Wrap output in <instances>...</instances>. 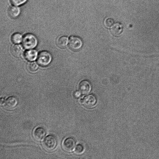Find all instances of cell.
<instances>
[{
    "label": "cell",
    "mask_w": 159,
    "mask_h": 159,
    "mask_svg": "<svg viewBox=\"0 0 159 159\" xmlns=\"http://www.w3.org/2000/svg\"><path fill=\"white\" fill-rule=\"evenodd\" d=\"M22 45L26 49H33L37 46L38 40L36 37L31 34H27L22 39Z\"/></svg>",
    "instance_id": "cell-1"
},
{
    "label": "cell",
    "mask_w": 159,
    "mask_h": 159,
    "mask_svg": "<svg viewBox=\"0 0 159 159\" xmlns=\"http://www.w3.org/2000/svg\"><path fill=\"white\" fill-rule=\"evenodd\" d=\"M57 140L56 137L53 135H50L47 136L44 140L43 146L46 151L51 152L56 147Z\"/></svg>",
    "instance_id": "cell-2"
},
{
    "label": "cell",
    "mask_w": 159,
    "mask_h": 159,
    "mask_svg": "<svg viewBox=\"0 0 159 159\" xmlns=\"http://www.w3.org/2000/svg\"><path fill=\"white\" fill-rule=\"evenodd\" d=\"M52 60L51 54L48 52L43 51L41 52L38 55L37 62L40 66H45L51 62Z\"/></svg>",
    "instance_id": "cell-3"
},
{
    "label": "cell",
    "mask_w": 159,
    "mask_h": 159,
    "mask_svg": "<svg viewBox=\"0 0 159 159\" xmlns=\"http://www.w3.org/2000/svg\"><path fill=\"white\" fill-rule=\"evenodd\" d=\"M83 43L81 39L75 36H71L69 40V46L70 48L73 51L80 49L82 46Z\"/></svg>",
    "instance_id": "cell-4"
},
{
    "label": "cell",
    "mask_w": 159,
    "mask_h": 159,
    "mask_svg": "<svg viewBox=\"0 0 159 159\" xmlns=\"http://www.w3.org/2000/svg\"><path fill=\"white\" fill-rule=\"evenodd\" d=\"M96 98L93 95L85 96L82 100L81 102L84 107L89 108L93 107L96 102Z\"/></svg>",
    "instance_id": "cell-5"
},
{
    "label": "cell",
    "mask_w": 159,
    "mask_h": 159,
    "mask_svg": "<svg viewBox=\"0 0 159 159\" xmlns=\"http://www.w3.org/2000/svg\"><path fill=\"white\" fill-rule=\"evenodd\" d=\"M75 144L74 139L71 137L67 138L64 140L62 143V148L66 152H70L74 148Z\"/></svg>",
    "instance_id": "cell-6"
},
{
    "label": "cell",
    "mask_w": 159,
    "mask_h": 159,
    "mask_svg": "<svg viewBox=\"0 0 159 159\" xmlns=\"http://www.w3.org/2000/svg\"><path fill=\"white\" fill-rule=\"evenodd\" d=\"M46 134L44 128L42 127H38L34 131L33 136L35 140L37 141H41L43 139Z\"/></svg>",
    "instance_id": "cell-7"
},
{
    "label": "cell",
    "mask_w": 159,
    "mask_h": 159,
    "mask_svg": "<svg viewBox=\"0 0 159 159\" xmlns=\"http://www.w3.org/2000/svg\"><path fill=\"white\" fill-rule=\"evenodd\" d=\"M18 102V100L16 97L11 96L9 97L5 101L4 105L7 109H11L17 106Z\"/></svg>",
    "instance_id": "cell-8"
},
{
    "label": "cell",
    "mask_w": 159,
    "mask_h": 159,
    "mask_svg": "<svg viewBox=\"0 0 159 159\" xmlns=\"http://www.w3.org/2000/svg\"><path fill=\"white\" fill-rule=\"evenodd\" d=\"M91 85L90 83L87 80H83L79 84V89L80 91L83 94H87L91 90Z\"/></svg>",
    "instance_id": "cell-9"
},
{
    "label": "cell",
    "mask_w": 159,
    "mask_h": 159,
    "mask_svg": "<svg viewBox=\"0 0 159 159\" xmlns=\"http://www.w3.org/2000/svg\"><path fill=\"white\" fill-rule=\"evenodd\" d=\"M24 56L26 60L29 61H32L36 59L37 52L35 50L30 49L25 52Z\"/></svg>",
    "instance_id": "cell-10"
},
{
    "label": "cell",
    "mask_w": 159,
    "mask_h": 159,
    "mask_svg": "<svg viewBox=\"0 0 159 159\" xmlns=\"http://www.w3.org/2000/svg\"><path fill=\"white\" fill-rule=\"evenodd\" d=\"M122 30V25L119 22L114 24L111 29L112 34L115 36H119L121 33Z\"/></svg>",
    "instance_id": "cell-11"
},
{
    "label": "cell",
    "mask_w": 159,
    "mask_h": 159,
    "mask_svg": "<svg viewBox=\"0 0 159 159\" xmlns=\"http://www.w3.org/2000/svg\"><path fill=\"white\" fill-rule=\"evenodd\" d=\"M20 11L19 7L14 6L9 7L8 10V14L10 17L15 18L19 16Z\"/></svg>",
    "instance_id": "cell-12"
},
{
    "label": "cell",
    "mask_w": 159,
    "mask_h": 159,
    "mask_svg": "<svg viewBox=\"0 0 159 159\" xmlns=\"http://www.w3.org/2000/svg\"><path fill=\"white\" fill-rule=\"evenodd\" d=\"M11 52L14 56L16 57H19L22 53V47L19 45H14L11 48Z\"/></svg>",
    "instance_id": "cell-13"
},
{
    "label": "cell",
    "mask_w": 159,
    "mask_h": 159,
    "mask_svg": "<svg viewBox=\"0 0 159 159\" xmlns=\"http://www.w3.org/2000/svg\"><path fill=\"white\" fill-rule=\"evenodd\" d=\"M68 42V37L66 36H63L60 37L58 39L57 45L59 47L64 48L66 46Z\"/></svg>",
    "instance_id": "cell-14"
},
{
    "label": "cell",
    "mask_w": 159,
    "mask_h": 159,
    "mask_svg": "<svg viewBox=\"0 0 159 159\" xmlns=\"http://www.w3.org/2000/svg\"><path fill=\"white\" fill-rule=\"evenodd\" d=\"M22 35L19 33H15L13 34L11 38L12 41L16 44L20 43L22 40Z\"/></svg>",
    "instance_id": "cell-15"
},
{
    "label": "cell",
    "mask_w": 159,
    "mask_h": 159,
    "mask_svg": "<svg viewBox=\"0 0 159 159\" xmlns=\"http://www.w3.org/2000/svg\"><path fill=\"white\" fill-rule=\"evenodd\" d=\"M38 68V65L35 62H30L28 64L27 66L28 70L31 72H34L36 71Z\"/></svg>",
    "instance_id": "cell-16"
},
{
    "label": "cell",
    "mask_w": 159,
    "mask_h": 159,
    "mask_svg": "<svg viewBox=\"0 0 159 159\" xmlns=\"http://www.w3.org/2000/svg\"><path fill=\"white\" fill-rule=\"evenodd\" d=\"M84 151V148L83 145L81 144H78L76 147L75 150V153L78 155L81 154L83 153Z\"/></svg>",
    "instance_id": "cell-17"
},
{
    "label": "cell",
    "mask_w": 159,
    "mask_h": 159,
    "mask_svg": "<svg viewBox=\"0 0 159 159\" xmlns=\"http://www.w3.org/2000/svg\"><path fill=\"white\" fill-rule=\"evenodd\" d=\"M114 23V20L111 18H106L104 21V24L105 26L107 28H110L112 26Z\"/></svg>",
    "instance_id": "cell-18"
},
{
    "label": "cell",
    "mask_w": 159,
    "mask_h": 159,
    "mask_svg": "<svg viewBox=\"0 0 159 159\" xmlns=\"http://www.w3.org/2000/svg\"><path fill=\"white\" fill-rule=\"evenodd\" d=\"M11 3L15 6L22 5L26 2L27 0H10Z\"/></svg>",
    "instance_id": "cell-19"
},
{
    "label": "cell",
    "mask_w": 159,
    "mask_h": 159,
    "mask_svg": "<svg viewBox=\"0 0 159 159\" xmlns=\"http://www.w3.org/2000/svg\"><path fill=\"white\" fill-rule=\"evenodd\" d=\"M81 92L80 91H76L74 93V96L75 97L78 98L81 95Z\"/></svg>",
    "instance_id": "cell-20"
},
{
    "label": "cell",
    "mask_w": 159,
    "mask_h": 159,
    "mask_svg": "<svg viewBox=\"0 0 159 159\" xmlns=\"http://www.w3.org/2000/svg\"><path fill=\"white\" fill-rule=\"evenodd\" d=\"M4 99L3 98H1V102H0V104L1 105H2V104L4 101Z\"/></svg>",
    "instance_id": "cell-21"
}]
</instances>
